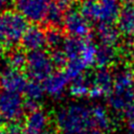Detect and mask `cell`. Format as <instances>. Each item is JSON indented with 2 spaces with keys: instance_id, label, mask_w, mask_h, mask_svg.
I'll use <instances>...</instances> for the list:
<instances>
[{
  "instance_id": "obj_25",
  "label": "cell",
  "mask_w": 134,
  "mask_h": 134,
  "mask_svg": "<svg viewBox=\"0 0 134 134\" xmlns=\"http://www.w3.org/2000/svg\"><path fill=\"white\" fill-rule=\"evenodd\" d=\"M122 113L127 121V127L129 132L131 134H134V102L131 105H129V107Z\"/></svg>"
},
{
  "instance_id": "obj_22",
  "label": "cell",
  "mask_w": 134,
  "mask_h": 134,
  "mask_svg": "<svg viewBox=\"0 0 134 134\" xmlns=\"http://www.w3.org/2000/svg\"><path fill=\"white\" fill-rule=\"evenodd\" d=\"M26 62H27V54L22 49H14L9 51L6 57L7 67H10L13 69L21 70L26 66Z\"/></svg>"
},
{
  "instance_id": "obj_12",
  "label": "cell",
  "mask_w": 134,
  "mask_h": 134,
  "mask_svg": "<svg viewBox=\"0 0 134 134\" xmlns=\"http://www.w3.org/2000/svg\"><path fill=\"white\" fill-rule=\"evenodd\" d=\"M70 82L71 80L65 71L52 72L43 82L45 93H47L52 98L59 99L65 94V92L69 88Z\"/></svg>"
},
{
  "instance_id": "obj_1",
  "label": "cell",
  "mask_w": 134,
  "mask_h": 134,
  "mask_svg": "<svg viewBox=\"0 0 134 134\" xmlns=\"http://www.w3.org/2000/svg\"><path fill=\"white\" fill-rule=\"evenodd\" d=\"M54 122L62 134H86L93 129L91 107L71 103L60 108L54 115Z\"/></svg>"
},
{
  "instance_id": "obj_30",
  "label": "cell",
  "mask_w": 134,
  "mask_h": 134,
  "mask_svg": "<svg viewBox=\"0 0 134 134\" xmlns=\"http://www.w3.org/2000/svg\"><path fill=\"white\" fill-rule=\"evenodd\" d=\"M43 134H53L52 132H50V131H46V132H44Z\"/></svg>"
},
{
  "instance_id": "obj_32",
  "label": "cell",
  "mask_w": 134,
  "mask_h": 134,
  "mask_svg": "<svg viewBox=\"0 0 134 134\" xmlns=\"http://www.w3.org/2000/svg\"><path fill=\"white\" fill-rule=\"evenodd\" d=\"M0 127H1V118H0Z\"/></svg>"
},
{
  "instance_id": "obj_29",
  "label": "cell",
  "mask_w": 134,
  "mask_h": 134,
  "mask_svg": "<svg viewBox=\"0 0 134 134\" xmlns=\"http://www.w3.org/2000/svg\"><path fill=\"white\" fill-rule=\"evenodd\" d=\"M120 1L124 2V3H127V4H130V3L134 2V0H120Z\"/></svg>"
},
{
  "instance_id": "obj_18",
  "label": "cell",
  "mask_w": 134,
  "mask_h": 134,
  "mask_svg": "<svg viewBox=\"0 0 134 134\" xmlns=\"http://www.w3.org/2000/svg\"><path fill=\"white\" fill-rule=\"evenodd\" d=\"M90 75H80L70 82L68 91L69 94L75 98L89 97L90 92Z\"/></svg>"
},
{
  "instance_id": "obj_20",
  "label": "cell",
  "mask_w": 134,
  "mask_h": 134,
  "mask_svg": "<svg viewBox=\"0 0 134 134\" xmlns=\"http://www.w3.org/2000/svg\"><path fill=\"white\" fill-rule=\"evenodd\" d=\"M117 57V52L115 46L104 45L99 44L96 48V57H95V64L98 68H108Z\"/></svg>"
},
{
  "instance_id": "obj_7",
  "label": "cell",
  "mask_w": 134,
  "mask_h": 134,
  "mask_svg": "<svg viewBox=\"0 0 134 134\" xmlns=\"http://www.w3.org/2000/svg\"><path fill=\"white\" fill-rule=\"evenodd\" d=\"M114 73L108 68H98L90 75V92L89 97L92 99H99L108 96L113 89Z\"/></svg>"
},
{
  "instance_id": "obj_15",
  "label": "cell",
  "mask_w": 134,
  "mask_h": 134,
  "mask_svg": "<svg viewBox=\"0 0 134 134\" xmlns=\"http://www.w3.org/2000/svg\"><path fill=\"white\" fill-rule=\"evenodd\" d=\"M96 38L100 44L115 46L120 38V31L113 24H98Z\"/></svg>"
},
{
  "instance_id": "obj_19",
  "label": "cell",
  "mask_w": 134,
  "mask_h": 134,
  "mask_svg": "<svg viewBox=\"0 0 134 134\" xmlns=\"http://www.w3.org/2000/svg\"><path fill=\"white\" fill-rule=\"evenodd\" d=\"M118 29L127 37L134 36V6L127 5L121 9L118 18Z\"/></svg>"
},
{
  "instance_id": "obj_4",
  "label": "cell",
  "mask_w": 134,
  "mask_h": 134,
  "mask_svg": "<svg viewBox=\"0 0 134 134\" xmlns=\"http://www.w3.org/2000/svg\"><path fill=\"white\" fill-rule=\"evenodd\" d=\"M27 28V20L19 12L6 9L0 14V42L4 45L21 42Z\"/></svg>"
},
{
  "instance_id": "obj_26",
  "label": "cell",
  "mask_w": 134,
  "mask_h": 134,
  "mask_svg": "<svg viewBox=\"0 0 134 134\" xmlns=\"http://www.w3.org/2000/svg\"><path fill=\"white\" fill-rule=\"evenodd\" d=\"M9 4L10 0H0V10H6Z\"/></svg>"
},
{
  "instance_id": "obj_14",
  "label": "cell",
  "mask_w": 134,
  "mask_h": 134,
  "mask_svg": "<svg viewBox=\"0 0 134 134\" xmlns=\"http://www.w3.org/2000/svg\"><path fill=\"white\" fill-rule=\"evenodd\" d=\"M44 93H45V89H44V86L41 84V82H38V81L28 82L26 87H25V90H24L25 110L30 112V111L38 109L39 103L43 98Z\"/></svg>"
},
{
  "instance_id": "obj_28",
  "label": "cell",
  "mask_w": 134,
  "mask_h": 134,
  "mask_svg": "<svg viewBox=\"0 0 134 134\" xmlns=\"http://www.w3.org/2000/svg\"><path fill=\"white\" fill-rule=\"evenodd\" d=\"M86 134H105V132H103V131H100V130H98L96 128H93V129L89 130Z\"/></svg>"
},
{
  "instance_id": "obj_8",
  "label": "cell",
  "mask_w": 134,
  "mask_h": 134,
  "mask_svg": "<svg viewBox=\"0 0 134 134\" xmlns=\"http://www.w3.org/2000/svg\"><path fill=\"white\" fill-rule=\"evenodd\" d=\"M89 22L90 21H88L80 10L71 9L65 16L63 26L69 37L86 39L91 32Z\"/></svg>"
},
{
  "instance_id": "obj_3",
  "label": "cell",
  "mask_w": 134,
  "mask_h": 134,
  "mask_svg": "<svg viewBox=\"0 0 134 134\" xmlns=\"http://www.w3.org/2000/svg\"><path fill=\"white\" fill-rule=\"evenodd\" d=\"M80 12L88 21L114 24L121 13L120 0H83Z\"/></svg>"
},
{
  "instance_id": "obj_16",
  "label": "cell",
  "mask_w": 134,
  "mask_h": 134,
  "mask_svg": "<svg viewBox=\"0 0 134 134\" xmlns=\"http://www.w3.org/2000/svg\"><path fill=\"white\" fill-rule=\"evenodd\" d=\"M86 43H87L86 39L68 37V38H65V41L61 48L64 51L65 55L67 57L68 61H70V60L81 58L82 52L86 46Z\"/></svg>"
},
{
  "instance_id": "obj_17",
  "label": "cell",
  "mask_w": 134,
  "mask_h": 134,
  "mask_svg": "<svg viewBox=\"0 0 134 134\" xmlns=\"http://www.w3.org/2000/svg\"><path fill=\"white\" fill-rule=\"evenodd\" d=\"M92 121L94 128L105 132L112 128V120L108 110L102 105H94L91 107Z\"/></svg>"
},
{
  "instance_id": "obj_5",
  "label": "cell",
  "mask_w": 134,
  "mask_h": 134,
  "mask_svg": "<svg viewBox=\"0 0 134 134\" xmlns=\"http://www.w3.org/2000/svg\"><path fill=\"white\" fill-rule=\"evenodd\" d=\"M53 63L50 54L44 50L30 51L27 54L26 72L31 81L44 82L53 72Z\"/></svg>"
},
{
  "instance_id": "obj_23",
  "label": "cell",
  "mask_w": 134,
  "mask_h": 134,
  "mask_svg": "<svg viewBox=\"0 0 134 134\" xmlns=\"http://www.w3.org/2000/svg\"><path fill=\"white\" fill-rule=\"evenodd\" d=\"M64 41L65 38L59 27H51L46 31V45L53 50L61 48Z\"/></svg>"
},
{
  "instance_id": "obj_27",
  "label": "cell",
  "mask_w": 134,
  "mask_h": 134,
  "mask_svg": "<svg viewBox=\"0 0 134 134\" xmlns=\"http://www.w3.org/2000/svg\"><path fill=\"white\" fill-rule=\"evenodd\" d=\"M6 53V45L0 42V58H2Z\"/></svg>"
},
{
  "instance_id": "obj_11",
  "label": "cell",
  "mask_w": 134,
  "mask_h": 134,
  "mask_svg": "<svg viewBox=\"0 0 134 134\" xmlns=\"http://www.w3.org/2000/svg\"><path fill=\"white\" fill-rule=\"evenodd\" d=\"M49 126V116L46 111L38 108L28 112L22 126V134H43Z\"/></svg>"
},
{
  "instance_id": "obj_24",
  "label": "cell",
  "mask_w": 134,
  "mask_h": 134,
  "mask_svg": "<svg viewBox=\"0 0 134 134\" xmlns=\"http://www.w3.org/2000/svg\"><path fill=\"white\" fill-rule=\"evenodd\" d=\"M50 57H51V60H52V63H53L54 66H57V67H63V66H66L67 65L68 59L65 55V53L62 50V48L54 49L52 51V53L50 54Z\"/></svg>"
},
{
  "instance_id": "obj_6",
  "label": "cell",
  "mask_w": 134,
  "mask_h": 134,
  "mask_svg": "<svg viewBox=\"0 0 134 134\" xmlns=\"http://www.w3.org/2000/svg\"><path fill=\"white\" fill-rule=\"evenodd\" d=\"M25 111L24 100L20 93L2 90L0 92V118L7 124L19 122Z\"/></svg>"
},
{
  "instance_id": "obj_2",
  "label": "cell",
  "mask_w": 134,
  "mask_h": 134,
  "mask_svg": "<svg viewBox=\"0 0 134 134\" xmlns=\"http://www.w3.org/2000/svg\"><path fill=\"white\" fill-rule=\"evenodd\" d=\"M134 102V71L124 66L114 72L113 89L107 96V104L114 112H124Z\"/></svg>"
},
{
  "instance_id": "obj_21",
  "label": "cell",
  "mask_w": 134,
  "mask_h": 134,
  "mask_svg": "<svg viewBox=\"0 0 134 134\" xmlns=\"http://www.w3.org/2000/svg\"><path fill=\"white\" fill-rule=\"evenodd\" d=\"M66 15H67V12L55 0H51L48 8V13H47L46 21L52 27H58L59 25L63 24Z\"/></svg>"
},
{
  "instance_id": "obj_13",
  "label": "cell",
  "mask_w": 134,
  "mask_h": 134,
  "mask_svg": "<svg viewBox=\"0 0 134 134\" xmlns=\"http://www.w3.org/2000/svg\"><path fill=\"white\" fill-rule=\"evenodd\" d=\"M22 47L25 50L37 51L43 50L46 46V32L38 25H32L28 27L21 40Z\"/></svg>"
},
{
  "instance_id": "obj_9",
  "label": "cell",
  "mask_w": 134,
  "mask_h": 134,
  "mask_svg": "<svg viewBox=\"0 0 134 134\" xmlns=\"http://www.w3.org/2000/svg\"><path fill=\"white\" fill-rule=\"evenodd\" d=\"M51 0H24L18 2V12L27 20L34 23L46 21Z\"/></svg>"
},
{
  "instance_id": "obj_31",
  "label": "cell",
  "mask_w": 134,
  "mask_h": 134,
  "mask_svg": "<svg viewBox=\"0 0 134 134\" xmlns=\"http://www.w3.org/2000/svg\"><path fill=\"white\" fill-rule=\"evenodd\" d=\"M18 2H21V1H24V0H17Z\"/></svg>"
},
{
  "instance_id": "obj_10",
  "label": "cell",
  "mask_w": 134,
  "mask_h": 134,
  "mask_svg": "<svg viewBox=\"0 0 134 134\" xmlns=\"http://www.w3.org/2000/svg\"><path fill=\"white\" fill-rule=\"evenodd\" d=\"M27 83L26 76L21 72V70L6 67L0 73V87L4 91L17 93L24 92Z\"/></svg>"
}]
</instances>
